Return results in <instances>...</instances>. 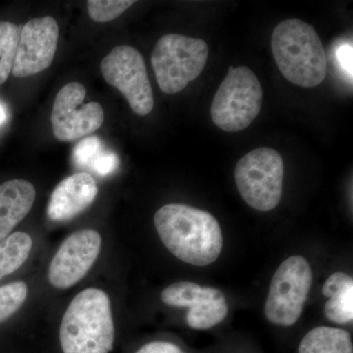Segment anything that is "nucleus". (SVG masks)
<instances>
[{"instance_id": "nucleus-14", "label": "nucleus", "mask_w": 353, "mask_h": 353, "mask_svg": "<svg viewBox=\"0 0 353 353\" xmlns=\"http://www.w3.org/2000/svg\"><path fill=\"white\" fill-rule=\"evenodd\" d=\"M34 199L36 189L28 181L15 179L0 185V241L29 214Z\"/></svg>"}, {"instance_id": "nucleus-17", "label": "nucleus", "mask_w": 353, "mask_h": 353, "mask_svg": "<svg viewBox=\"0 0 353 353\" xmlns=\"http://www.w3.org/2000/svg\"><path fill=\"white\" fill-rule=\"evenodd\" d=\"M299 353H353L352 336L345 330L317 327L305 334Z\"/></svg>"}, {"instance_id": "nucleus-19", "label": "nucleus", "mask_w": 353, "mask_h": 353, "mask_svg": "<svg viewBox=\"0 0 353 353\" xmlns=\"http://www.w3.org/2000/svg\"><path fill=\"white\" fill-rule=\"evenodd\" d=\"M19 38L17 25L7 21L0 22V85L6 82L12 72Z\"/></svg>"}, {"instance_id": "nucleus-24", "label": "nucleus", "mask_w": 353, "mask_h": 353, "mask_svg": "<svg viewBox=\"0 0 353 353\" xmlns=\"http://www.w3.org/2000/svg\"><path fill=\"white\" fill-rule=\"evenodd\" d=\"M6 119V112L4 110V108L2 106H0V125L4 122Z\"/></svg>"}, {"instance_id": "nucleus-1", "label": "nucleus", "mask_w": 353, "mask_h": 353, "mask_svg": "<svg viewBox=\"0 0 353 353\" xmlns=\"http://www.w3.org/2000/svg\"><path fill=\"white\" fill-rule=\"evenodd\" d=\"M153 221L167 250L185 263L208 266L220 256L222 230L208 211L185 204H167L158 209Z\"/></svg>"}, {"instance_id": "nucleus-20", "label": "nucleus", "mask_w": 353, "mask_h": 353, "mask_svg": "<svg viewBox=\"0 0 353 353\" xmlns=\"http://www.w3.org/2000/svg\"><path fill=\"white\" fill-rule=\"evenodd\" d=\"M28 296V287L24 282H14L0 288V323L15 314Z\"/></svg>"}, {"instance_id": "nucleus-11", "label": "nucleus", "mask_w": 353, "mask_h": 353, "mask_svg": "<svg viewBox=\"0 0 353 353\" xmlns=\"http://www.w3.org/2000/svg\"><path fill=\"white\" fill-rule=\"evenodd\" d=\"M161 301L172 307L190 308L188 325L194 330L213 328L226 318V299L221 290L192 282H178L162 290Z\"/></svg>"}, {"instance_id": "nucleus-15", "label": "nucleus", "mask_w": 353, "mask_h": 353, "mask_svg": "<svg viewBox=\"0 0 353 353\" xmlns=\"http://www.w3.org/2000/svg\"><path fill=\"white\" fill-rule=\"evenodd\" d=\"M323 294L329 297L325 315L336 324H347L353 320V280L343 272L332 274L323 287Z\"/></svg>"}, {"instance_id": "nucleus-21", "label": "nucleus", "mask_w": 353, "mask_h": 353, "mask_svg": "<svg viewBox=\"0 0 353 353\" xmlns=\"http://www.w3.org/2000/svg\"><path fill=\"white\" fill-rule=\"evenodd\" d=\"M88 15L94 22L106 23L115 20L128 8L134 4L130 0H90L88 1Z\"/></svg>"}, {"instance_id": "nucleus-12", "label": "nucleus", "mask_w": 353, "mask_h": 353, "mask_svg": "<svg viewBox=\"0 0 353 353\" xmlns=\"http://www.w3.org/2000/svg\"><path fill=\"white\" fill-rule=\"evenodd\" d=\"M59 28L54 18H34L20 32L12 74L26 78L48 69L57 50Z\"/></svg>"}, {"instance_id": "nucleus-2", "label": "nucleus", "mask_w": 353, "mask_h": 353, "mask_svg": "<svg viewBox=\"0 0 353 353\" xmlns=\"http://www.w3.org/2000/svg\"><path fill=\"white\" fill-rule=\"evenodd\" d=\"M111 303L105 292L88 288L65 311L59 338L63 353H109L114 343Z\"/></svg>"}, {"instance_id": "nucleus-16", "label": "nucleus", "mask_w": 353, "mask_h": 353, "mask_svg": "<svg viewBox=\"0 0 353 353\" xmlns=\"http://www.w3.org/2000/svg\"><path fill=\"white\" fill-rule=\"evenodd\" d=\"M73 161L79 168H88L101 176L110 175L119 166V158L97 137L83 139L75 146Z\"/></svg>"}, {"instance_id": "nucleus-4", "label": "nucleus", "mask_w": 353, "mask_h": 353, "mask_svg": "<svg viewBox=\"0 0 353 353\" xmlns=\"http://www.w3.org/2000/svg\"><path fill=\"white\" fill-rule=\"evenodd\" d=\"M208 54L203 39L176 34L160 38L153 48L152 64L162 92L175 94L185 90L201 75Z\"/></svg>"}, {"instance_id": "nucleus-23", "label": "nucleus", "mask_w": 353, "mask_h": 353, "mask_svg": "<svg viewBox=\"0 0 353 353\" xmlns=\"http://www.w3.org/2000/svg\"><path fill=\"white\" fill-rule=\"evenodd\" d=\"M136 353H185L176 345L167 341H153L139 348Z\"/></svg>"}, {"instance_id": "nucleus-6", "label": "nucleus", "mask_w": 353, "mask_h": 353, "mask_svg": "<svg viewBox=\"0 0 353 353\" xmlns=\"http://www.w3.org/2000/svg\"><path fill=\"white\" fill-rule=\"evenodd\" d=\"M284 176V160L277 150L270 148H259L246 153L234 170L241 196L250 208L262 212L280 203Z\"/></svg>"}, {"instance_id": "nucleus-9", "label": "nucleus", "mask_w": 353, "mask_h": 353, "mask_svg": "<svg viewBox=\"0 0 353 353\" xmlns=\"http://www.w3.org/2000/svg\"><path fill=\"white\" fill-rule=\"evenodd\" d=\"M87 90L80 83H69L60 90L53 104L50 121L58 141H75L99 130L104 122L101 104H85Z\"/></svg>"}, {"instance_id": "nucleus-18", "label": "nucleus", "mask_w": 353, "mask_h": 353, "mask_svg": "<svg viewBox=\"0 0 353 353\" xmlns=\"http://www.w3.org/2000/svg\"><path fill=\"white\" fill-rule=\"evenodd\" d=\"M32 248L31 236L16 232L0 241V280L10 275L25 263Z\"/></svg>"}, {"instance_id": "nucleus-13", "label": "nucleus", "mask_w": 353, "mask_h": 353, "mask_svg": "<svg viewBox=\"0 0 353 353\" xmlns=\"http://www.w3.org/2000/svg\"><path fill=\"white\" fill-rule=\"evenodd\" d=\"M97 182L85 172L67 176L51 194L48 216L54 222H66L81 214L97 196Z\"/></svg>"}, {"instance_id": "nucleus-3", "label": "nucleus", "mask_w": 353, "mask_h": 353, "mask_svg": "<svg viewBox=\"0 0 353 353\" xmlns=\"http://www.w3.org/2000/svg\"><path fill=\"white\" fill-rule=\"evenodd\" d=\"M272 53L282 75L301 88H315L327 74V55L312 26L303 20L288 19L275 28Z\"/></svg>"}, {"instance_id": "nucleus-7", "label": "nucleus", "mask_w": 353, "mask_h": 353, "mask_svg": "<svg viewBox=\"0 0 353 353\" xmlns=\"http://www.w3.org/2000/svg\"><path fill=\"white\" fill-rule=\"evenodd\" d=\"M312 285V271L307 260L294 255L279 266L272 278L265 316L279 326L296 324L303 314Z\"/></svg>"}, {"instance_id": "nucleus-8", "label": "nucleus", "mask_w": 353, "mask_h": 353, "mask_svg": "<svg viewBox=\"0 0 353 353\" xmlns=\"http://www.w3.org/2000/svg\"><path fill=\"white\" fill-rule=\"evenodd\" d=\"M104 80L117 88L137 115L146 116L153 110L152 88L143 55L130 46H115L102 59Z\"/></svg>"}, {"instance_id": "nucleus-10", "label": "nucleus", "mask_w": 353, "mask_h": 353, "mask_svg": "<svg viewBox=\"0 0 353 353\" xmlns=\"http://www.w3.org/2000/svg\"><path fill=\"white\" fill-rule=\"evenodd\" d=\"M102 239L94 230L72 234L62 243L48 268V281L57 289L73 287L88 273L101 250Z\"/></svg>"}, {"instance_id": "nucleus-22", "label": "nucleus", "mask_w": 353, "mask_h": 353, "mask_svg": "<svg viewBox=\"0 0 353 353\" xmlns=\"http://www.w3.org/2000/svg\"><path fill=\"white\" fill-rule=\"evenodd\" d=\"M336 57L339 66L352 82V44L341 43L336 50Z\"/></svg>"}, {"instance_id": "nucleus-5", "label": "nucleus", "mask_w": 353, "mask_h": 353, "mask_svg": "<svg viewBox=\"0 0 353 353\" xmlns=\"http://www.w3.org/2000/svg\"><path fill=\"white\" fill-rule=\"evenodd\" d=\"M262 101L261 83L252 70L231 66L213 99L211 118L224 132L243 131L259 116Z\"/></svg>"}]
</instances>
